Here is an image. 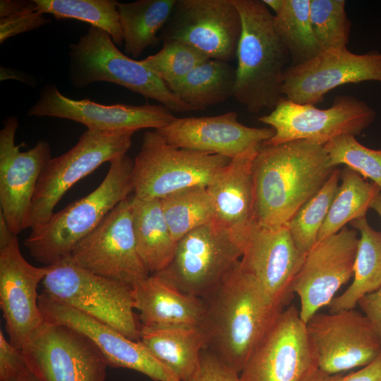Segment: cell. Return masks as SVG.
<instances>
[{"label": "cell", "mask_w": 381, "mask_h": 381, "mask_svg": "<svg viewBox=\"0 0 381 381\" xmlns=\"http://www.w3.org/2000/svg\"><path fill=\"white\" fill-rule=\"evenodd\" d=\"M203 300L200 327L207 349L239 374L285 307L273 301L240 260Z\"/></svg>", "instance_id": "obj_1"}, {"label": "cell", "mask_w": 381, "mask_h": 381, "mask_svg": "<svg viewBox=\"0 0 381 381\" xmlns=\"http://www.w3.org/2000/svg\"><path fill=\"white\" fill-rule=\"evenodd\" d=\"M336 167L324 146L308 140L263 143L252 166L255 224L285 226Z\"/></svg>", "instance_id": "obj_2"}, {"label": "cell", "mask_w": 381, "mask_h": 381, "mask_svg": "<svg viewBox=\"0 0 381 381\" xmlns=\"http://www.w3.org/2000/svg\"><path fill=\"white\" fill-rule=\"evenodd\" d=\"M242 30L233 97L250 113L274 109L291 56L274 27V15L260 0H233Z\"/></svg>", "instance_id": "obj_3"}, {"label": "cell", "mask_w": 381, "mask_h": 381, "mask_svg": "<svg viewBox=\"0 0 381 381\" xmlns=\"http://www.w3.org/2000/svg\"><path fill=\"white\" fill-rule=\"evenodd\" d=\"M133 160L126 154L114 159L99 185L83 198L54 212L25 246L45 266L69 257L75 246L91 233L119 203L133 193Z\"/></svg>", "instance_id": "obj_4"}, {"label": "cell", "mask_w": 381, "mask_h": 381, "mask_svg": "<svg viewBox=\"0 0 381 381\" xmlns=\"http://www.w3.org/2000/svg\"><path fill=\"white\" fill-rule=\"evenodd\" d=\"M68 54V78L75 88L107 82L155 99L171 111H193L151 70L121 52L110 35L98 28L90 26L69 45Z\"/></svg>", "instance_id": "obj_5"}, {"label": "cell", "mask_w": 381, "mask_h": 381, "mask_svg": "<svg viewBox=\"0 0 381 381\" xmlns=\"http://www.w3.org/2000/svg\"><path fill=\"white\" fill-rule=\"evenodd\" d=\"M47 267L44 293L128 338L140 339L141 324L134 312L131 286L87 270L70 256Z\"/></svg>", "instance_id": "obj_6"}, {"label": "cell", "mask_w": 381, "mask_h": 381, "mask_svg": "<svg viewBox=\"0 0 381 381\" xmlns=\"http://www.w3.org/2000/svg\"><path fill=\"white\" fill-rule=\"evenodd\" d=\"M231 160L173 146L157 130L147 131L133 160V195L161 200L188 188L207 187Z\"/></svg>", "instance_id": "obj_7"}, {"label": "cell", "mask_w": 381, "mask_h": 381, "mask_svg": "<svg viewBox=\"0 0 381 381\" xmlns=\"http://www.w3.org/2000/svg\"><path fill=\"white\" fill-rule=\"evenodd\" d=\"M135 131L87 129L78 143L43 169L30 207L28 229L38 231L54 213L64 195L78 181L105 162L126 155Z\"/></svg>", "instance_id": "obj_8"}, {"label": "cell", "mask_w": 381, "mask_h": 381, "mask_svg": "<svg viewBox=\"0 0 381 381\" xmlns=\"http://www.w3.org/2000/svg\"><path fill=\"white\" fill-rule=\"evenodd\" d=\"M243 246L213 222L186 234L169 265L152 274L180 291L207 298L241 259Z\"/></svg>", "instance_id": "obj_9"}, {"label": "cell", "mask_w": 381, "mask_h": 381, "mask_svg": "<svg viewBox=\"0 0 381 381\" xmlns=\"http://www.w3.org/2000/svg\"><path fill=\"white\" fill-rule=\"evenodd\" d=\"M375 111L365 102L350 95L335 97L332 105L319 109L282 97L272 111L258 118L274 131L264 143L277 145L308 140L324 145L344 135H358L374 120Z\"/></svg>", "instance_id": "obj_10"}, {"label": "cell", "mask_w": 381, "mask_h": 381, "mask_svg": "<svg viewBox=\"0 0 381 381\" xmlns=\"http://www.w3.org/2000/svg\"><path fill=\"white\" fill-rule=\"evenodd\" d=\"M131 198L111 210L70 255L83 268L131 287L150 275L137 249Z\"/></svg>", "instance_id": "obj_11"}, {"label": "cell", "mask_w": 381, "mask_h": 381, "mask_svg": "<svg viewBox=\"0 0 381 381\" xmlns=\"http://www.w3.org/2000/svg\"><path fill=\"white\" fill-rule=\"evenodd\" d=\"M21 351L38 381H105L108 364L102 353L65 325L46 320Z\"/></svg>", "instance_id": "obj_12"}, {"label": "cell", "mask_w": 381, "mask_h": 381, "mask_svg": "<svg viewBox=\"0 0 381 381\" xmlns=\"http://www.w3.org/2000/svg\"><path fill=\"white\" fill-rule=\"evenodd\" d=\"M241 30L233 0H177L159 38L186 43L209 59L229 62L236 56Z\"/></svg>", "instance_id": "obj_13"}, {"label": "cell", "mask_w": 381, "mask_h": 381, "mask_svg": "<svg viewBox=\"0 0 381 381\" xmlns=\"http://www.w3.org/2000/svg\"><path fill=\"white\" fill-rule=\"evenodd\" d=\"M317 365L329 374L364 367L381 354V341L365 316L353 309L316 313L306 323Z\"/></svg>", "instance_id": "obj_14"}, {"label": "cell", "mask_w": 381, "mask_h": 381, "mask_svg": "<svg viewBox=\"0 0 381 381\" xmlns=\"http://www.w3.org/2000/svg\"><path fill=\"white\" fill-rule=\"evenodd\" d=\"M358 239L356 229L344 226L317 241L306 253L290 287L291 293L300 299V317L305 323L329 305L339 289L353 277Z\"/></svg>", "instance_id": "obj_15"}, {"label": "cell", "mask_w": 381, "mask_h": 381, "mask_svg": "<svg viewBox=\"0 0 381 381\" xmlns=\"http://www.w3.org/2000/svg\"><path fill=\"white\" fill-rule=\"evenodd\" d=\"M381 82V53L355 54L346 47L322 50L310 59L289 66L282 94L301 104H316L330 90L347 83Z\"/></svg>", "instance_id": "obj_16"}, {"label": "cell", "mask_w": 381, "mask_h": 381, "mask_svg": "<svg viewBox=\"0 0 381 381\" xmlns=\"http://www.w3.org/2000/svg\"><path fill=\"white\" fill-rule=\"evenodd\" d=\"M306 323L299 310L284 308L252 352L239 373L240 381H301L316 367Z\"/></svg>", "instance_id": "obj_17"}, {"label": "cell", "mask_w": 381, "mask_h": 381, "mask_svg": "<svg viewBox=\"0 0 381 381\" xmlns=\"http://www.w3.org/2000/svg\"><path fill=\"white\" fill-rule=\"evenodd\" d=\"M47 267H36L23 256L17 236L0 246V307L9 341L20 350L45 322L38 304V285Z\"/></svg>", "instance_id": "obj_18"}, {"label": "cell", "mask_w": 381, "mask_h": 381, "mask_svg": "<svg viewBox=\"0 0 381 381\" xmlns=\"http://www.w3.org/2000/svg\"><path fill=\"white\" fill-rule=\"evenodd\" d=\"M28 115L68 119L104 131L160 129L175 116L162 104H102L89 99L69 98L54 84L45 85L39 99L28 110Z\"/></svg>", "instance_id": "obj_19"}, {"label": "cell", "mask_w": 381, "mask_h": 381, "mask_svg": "<svg viewBox=\"0 0 381 381\" xmlns=\"http://www.w3.org/2000/svg\"><path fill=\"white\" fill-rule=\"evenodd\" d=\"M45 320L75 329L88 338L104 357L108 366L135 370L154 381H181L140 341L42 292L38 298Z\"/></svg>", "instance_id": "obj_20"}, {"label": "cell", "mask_w": 381, "mask_h": 381, "mask_svg": "<svg viewBox=\"0 0 381 381\" xmlns=\"http://www.w3.org/2000/svg\"><path fill=\"white\" fill-rule=\"evenodd\" d=\"M18 127V119L12 116L0 131V212L16 235L28 229L37 183L52 158L50 145L44 140L21 151L15 142Z\"/></svg>", "instance_id": "obj_21"}, {"label": "cell", "mask_w": 381, "mask_h": 381, "mask_svg": "<svg viewBox=\"0 0 381 381\" xmlns=\"http://www.w3.org/2000/svg\"><path fill=\"white\" fill-rule=\"evenodd\" d=\"M170 145L187 150L218 155L231 159L271 139L272 128L245 126L236 111L201 117H175L157 130Z\"/></svg>", "instance_id": "obj_22"}, {"label": "cell", "mask_w": 381, "mask_h": 381, "mask_svg": "<svg viewBox=\"0 0 381 381\" xmlns=\"http://www.w3.org/2000/svg\"><path fill=\"white\" fill-rule=\"evenodd\" d=\"M306 255L294 243L286 225L265 226L255 223L240 262L273 301L285 307L293 296L291 282Z\"/></svg>", "instance_id": "obj_23"}, {"label": "cell", "mask_w": 381, "mask_h": 381, "mask_svg": "<svg viewBox=\"0 0 381 381\" xmlns=\"http://www.w3.org/2000/svg\"><path fill=\"white\" fill-rule=\"evenodd\" d=\"M260 148L250 149L232 159L207 187L214 210L212 222L243 248L255 224L252 166Z\"/></svg>", "instance_id": "obj_24"}, {"label": "cell", "mask_w": 381, "mask_h": 381, "mask_svg": "<svg viewBox=\"0 0 381 381\" xmlns=\"http://www.w3.org/2000/svg\"><path fill=\"white\" fill-rule=\"evenodd\" d=\"M140 323L146 327H200L205 315L202 298L183 293L155 274L131 287Z\"/></svg>", "instance_id": "obj_25"}, {"label": "cell", "mask_w": 381, "mask_h": 381, "mask_svg": "<svg viewBox=\"0 0 381 381\" xmlns=\"http://www.w3.org/2000/svg\"><path fill=\"white\" fill-rule=\"evenodd\" d=\"M139 340L181 381H188L193 376L201 353L207 349L200 327L141 325Z\"/></svg>", "instance_id": "obj_26"}, {"label": "cell", "mask_w": 381, "mask_h": 381, "mask_svg": "<svg viewBox=\"0 0 381 381\" xmlns=\"http://www.w3.org/2000/svg\"><path fill=\"white\" fill-rule=\"evenodd\" d=\"M133 228L138 254L150 274L170 262L176 243L165 219L160 200L132 194Z\"/></svg>", "instance_id": "obj_27"}, {"label": "cell", "mask_w": 381, "mask_h": 381, "mask_svg": "<svg viewBox=\"0 0 381 381\" xmlns=\"http://www.w3.org/2000/svg\"><path fill=\"white\" fill-rule=\"evenodd\" d=\"M360 233L353 281L329 303V313L353 309L364 296L381 287V231L373 229L365 217L353 221Z\"/></svg>", "instance_id": "obj_28"}, {"label": "cell", "mask_w": 381, "mask_h": 381, "mask_svg": "<svg viewBox=\"0 0 381 381\" xmlns=\"http://www.w3.org/2000/svg\"><path fill=\"white\" fill-rule=\"evenodd\" d=\"M235 82L236 68L229 62L210 59L167 86L196 111L205 110L233 97Z\"/></svg>", "instance_id": "obj_29"}, {"label": "cell", "mask_w": 381, "mask_h": 381, "mask_svg": "<svg viewBox=\"0 0 381 381\" xmlns=\"http://www.w3.org/2000/svg\"><path fill=\"white\" fill-rule=\"evenodd\" d=\"M177 0L119 2L117 9L125 52L137 58L159 40L158 32L169 20Z\"/></svg>", "instance_id": "obj_30"}, {"label": "cell", "mask_w": 381, "mask_h": 381, "mask_svg": "<svg viewBox=\"0 0 381 381\" xmlns=\"http://www.w3.org/2000/svg\"><path fill=\"white\" fill-rule=\"evenodd\" d=\"M340 180L317 241L337 234L349 222L365 217L381 190L377 184L368 181L347 167L341 170Z\"/></svg>", "instance_id": "obj_31"}, {"label": "cell", "mask_w": 381, "mask_h": 381, "mask_svg": "<svg viewBox=\"0 0 381 381\" xmlns=\"http://www.w3.org/2000/svg\"><path fill=\"white\" fill-rule=\"evenodd\" d=\"M310 0H284L274 15V27L286 49L292 65L310 59L321 51L313 32L310 16Z\"/></svg>", "instance_id": "obj_32"}, {"label": "cell", "mask_w": 381, "mask_h": 381, "mask_svg": "<svg viewBox=\"0 0 381 381\" xmlns=\"http://www.w3.org/2000/svg\"><path fill=\"white\" fill-rule=\"evenodd\" d=\"M160 202L176 243L190 231L213 221V206L207 187L195 186L177 191Z\"/></svg>", "instance_id": "obj_33"}, {"label": "cell", "mask_w": 381, "mask_h": 381, "mask_svg": "<svg viewBox=\"0 0 381 381\" xmlns=\"http://www.w3.org/2000/svg\"><path fill=\"white\" fill-rule=\"evenodd\" d=\"M38 11L56 19H75L107 32L116 45L123 43L115 0H34Z\"/></svg>", "instance_id": "obj_34"}, {"label": "cell", "mask_w": 381, "mask_h": 381, "mask_svg": "<svg viewBox=\"0 0 381 381\" xmlns=\"http://www.w3.org/2000/svg\"><path fill=\"white\" fill-rule=\"evenodd\" d=\"M340 176L341 169L336 167L322 187L286 224L294 243L304 253H307L317 242L339 186Z\"/></svg>", "instance_id": "obj_35"}, {"label": "cell", "mask_w": 381, "mask_h": 381, "mask_svg": "<svg viewBox=\"0 0 381 381\" xmlns=\"http://www.w3.org/2000/svg\"><path fill=\"white\" fill-rule=\"evenodd\" d=\"M344 0H310L313 32L322 50L346 47L351 24Z\"/></svg>", "instance_id": "obj_36"}, {"label": "cell", "mask_w": 381, "mask_h": 381, "mask_svg": "<svg viewBox=\"0 0 381 381\" xmlns=\"http://www.w3.org/2000/svg\"><path fill=\"white\" fill-rule=\"evenodd\" d=\"M323 146L331 167L344 164L381 188V150L365 147L352 135H341Z\"/></svg>", "instance_id": "obj_37"}, {"label": "cell", "mask_w": 381, "mask_h": 381, "mask_svg": "<svg viewBox=\"0 0 381 381\" xmlns=\"http://www.w3.org/2000/svg\"><path fill=\"white\" fill-rule=\"evenodd\" d=\"M208 59L205 54L186 43L167 40L162 42L158 52L140 61L169 85Z\"/></svg>", "instance_id": "obj_38"}, {"label": "cell", "mask_w": 381, "mask_h": 381, "mask_svg": "<svg viewBox=\"0 0 381 381\" xmlns=\"http://www.w3.org/2000/svg\"><path fill=\"white\" fill-rule=\"evenodd\" d=\"M49 22V19L38 11L34 1V5L27 9L0 18V43L11 37L37 29Z\"/></svg>", "instance_id": "obj_39"}, {"label": "cell", "mask_w": 381, "mask_h": 381, "mask_svg": "<svg viewBox=\"0 0 381 381\" xmlns=\"http://www.w3.org/2000/svg\"><path fill=\"white\" fill-rule=\"evenodd\" d=\"M188 381H240L239 374L207 349L202 351L199 366Z\"/></svg>", "instance_id": "obj_40"}, {"label": "cell", "mask_w": 381, "mask_h": 381, "mask_svg": "<svg viewBox=\"0 0 381 381\" xmlns=\"http://www.w3.org/2000/svg\"><path fill=\"white\" fill-rule=\"evenodd\" d=\"M301 381H381V354L368 365L345 375L329 374L316 366L310 369Z\"/></svg>", "instance_id": "obj_41"}, {"label": "cell", "mask_w": 381, "mask_h": 381, "mask_svg": "<svg viewBox=\"0 0 381 381\" xmlns=\"http://www.w3.org/2000/svg\"><path fill=\"white\" fill-rule=\"evenodd\" d=\"M23 351L13 346L0 332V381L28 368Z\"/></svg>", "instance_id": "obj_42"}, {"label": "cell", "mask_w": 381, "mask_h": 381, "mask_svg": "<svg viewBox=\"0 0 381 381\" xmlns=\"http://www.w3.org/2000/svg\"><path fill=\"white\" fill-rule=\"evenodd\" d=\"M357 306H359L381 341V287L362 297Z\"/></svg>", "instance_id": "obj_43"}, {"label": "cell", "mask_w": 381, "mask_h": 381, "mask_svg": "<svg viewBox=\"0 0 381 381\" xmlns=\"http://www.w3.org/2000/svg\"><path fill=\"white\" fill-rule=\"evenodd\" d=\"M33 5V0H1L0 18H6L14 13L25 10Z\"/></svg>", "instance_id": "obj_44"}, {"label": "cell", "mask_w": 381, "mask_h": 381, "mask_svg": "<svg viewBox=\"0 0 381 381\" xmlns=\"http://www.w3.org/2000/svg\"><path fill=\"white\" fill-rule=\"evenodd\" d=\"M1 381H38L28 368L23 371Z\"/></svg>", "instance_id": "obj_45"}, {"label": "cell", "mask_w": 381, "mask_h": 381, "mask_svg": "<svg viewBox=\"0 0 381 381\" xmlns=\"http://www.w3.org/2000/svg\"><path fill=\"white\" fill-rule=\"evenodd\" d=\"M268 8L277 14L282 8L284 0H262Z\"/></svg>", "instance_id": "obj_46"}, {"label": "cell", "mask_w": 381, "mask_h": 381, "mask_svg": "<svg viewBox=\"0 0 381 381\" xmlns=\"http://www.w3.org/2000/svg\"><path fill=\"white\" fill-rule=\"evenodd\" d=\"M370 208L373 209L381 218V190L373 201Z\"/></svg>", "instance_id": "obj_47"}]
</instances>
